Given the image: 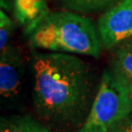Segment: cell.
<instances>
[{
  "label": "cell",
  "instance_id": "9c48e42d",
  "mask_svg": "<svg viewBox=\"0 0 132 132\" xmlns=\"http://www.w3.org/2000/svg\"><path fill=\"white\" fill-rule=\"evenodd\" d=\"M68 10L78 13H90L101 10L112 3L113 0H58Z\"/></svg>",
  "mask_w": 132,
  "mask_h": 132
},
{
  "label": "cell",
  "instance_id": "8fae6325",
  "mask_svg": "<svg viewBox=\"0 0 132 132\" xmlns=\"http://www.w3.org/2000/svg\"><path fill=\"white\" fill-rule=\"evenodd\" d=\"M113 132H132V113L124 121H122L116 128Z\"/></svg>",
  "mask_w": 132,
  "mask_h": 132
},
{
  "label": "cell",
  "instance_id": "5b68a950",
  "mask_svg": "<svg viewBox=\"0 0 132 132\" xmlns=\"http://www.w3.org/2000/svg\"><path fill=\"white\" fill-rule=\"evenodd\" d=\"M24 63L18 48L8 45L0 55V94L5 101H15L23 89Z\"/></svg>",
  "mask_w": 132,
  "mask_h": 132
},
{
  "label": "cell",
  "instance_id": "ba28073f",
  "mask_svg": "<svg viewBox=\"0 0 132 132\" xmlns=\"http://www.w3.org/2000/svg\"><path fill=\"white\" fill-rule=\"evenodd\" d=\"M0 132H52L42 123L29 116H13L2 118Z\"/></svg>",
  "mask_w": 132,
  "mask_h": 132
},
{
  "label": "cell",
  "instance_id": "7a4b0ae2",
  "mask_svg": "<svg viewBox=\"0 0 132 132\" xmlns=\"http://www.w3.org/2000/svg\"><path fill=\"white\" fill-rule=\"evenodd\" d=\"M26 34L30 46L52 52L98 58L103 48L93 22L69 11L48 12L27 26Z\"/></svg>",
  "mask_w": 132,
  "mask_h": 132
},
{
  "label": "cell",
  "instance_id": "3957f363",
  "mask_svg": "<svg viewBox=\"0 0 132 132\" xmlns=\"http://www.w3.org/2000/svg\"><path fill=\"white\" fill-rule=\"evenodd\" d=\"M132 113V97L111 70H106L90 112L77 132H113Z\"/></svg>",
  "mask_w": 132,
  "mask_h": 132
},
{
  "label": "cell",
  "instance_id": "277c9868",
  "mask_svg": "<svg viewBox=\"0 0 132 132\" xmlns=\"http://www.w3.org/2000/svg\"><path fill=\"white\" fill-rule=\"evenodd\" d=\"M97 28L105 49L118 47L132 38V0H120L104 13Z\"/></svg>",
  "mask_w": 132,
  "mask_h": 132
},
{
  "label": "cell",
  "instance_id": "6da1fadb",
  "mask_svg": "<svg viewBox=\"0 0 132 132\" xmlns=\"http://www.w3.org/2000/svg\"><path fill=\"white\" fill-rule=\"evenodd\" d=\"M32 100L42 118L70 123L83 116L91 95L89 69L67 53L32 52Z\"/></svg>",
  "mask_w": 132,
  "mask_h": 132
},
{
  "label": "cell",
  "instance_id": "30bf717a",
  "mask_svg": "<svg viewBox=\"0 0 132 132\" xmlns=\"http://www.w3.org/2000/svg\"><path fill=\"white\" fill-rule=\"evenodd\" d=\"M14 23L3 10L0 12V51H4L9 44L10 36L13 31Z\"/></svg>",
  "mask_w": 132,
  "mask_h": 132
},
{
  "label": "cell",
  "instance_id": "52a82bcc",
  "mask_svg": "<svg viewBox=\"0 0 132 132\" xmlns=\"http://www.w3.org/2000/svg\"><path fill=\"white\" fill-rule=\"evenodd\" d=\"M14 14L22 24L28 26L47 14V0H13Z\"/></svg>",
  "mask_w": 132,
  "mask_h": 132
},
{
  "label": "cell",
  "instance_id": "8992f818",
  "mask_svg": "<svg viewBox=\"0 0 132 132\" xmlns=\"http://www.w3.org/2000/svg\"><path fill=\"white\" fill-rule=\"evenodd\" d=\"M111 71L132 97V38L118 45L112 60Z\"/></svg>",
  "mask_w": 132,
  "mask_h": 132
}]
</instances>
